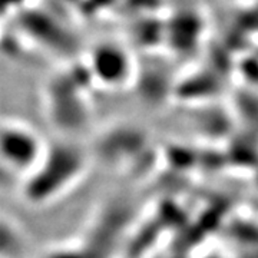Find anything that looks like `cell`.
I'll list each match as a JSON object with an SVG mask.
<instances>
[{"label": "cell", "mask_w": 258, "mask_h": 258, "mask_svg": "<svg viewBox=\"0 0 258 258\" xmlns=\"http://www.w3.org/2000/svg\"><path fill=\"white\" fill-rule=\"evenodd\" d=\"M74 151L64 145L46 147L36 168L22 179V192L28 203L43 204L56 197L71 181L76 164Z\"/></svg>", "instance_id": "1"}, {"label": "cell", "mask_w": 258, "mask_h": 258, "mask_svg": "<svg viewBox=\"0 0 258 258\" xmlns=\"http://www.w3.org/2000/svg\"><path fill=\"white\" fill-rule=\"evenodd\" d=\"M22 247L18 227L5 217H0V258H10Z\"/></svg>", "instance_id": "4"}, {"label": "cell", "mask_w": 258, "mask_h": 258, "mask_svg": "<svg viewBox=\"0 0 258 258\" xmlns=\"http://www.w3.org/2000/svg\"><path fill=\"white\" fill-rule=\"evenodd\" d=\"M46 151L36 131L20 122H0V161L22 179L40 162Z\"/></svg>", "instance_id": "2"}, {"label": "cell", "mask_w": 258, "mask_h": 258, "mask_svg": "<svg viewBox=\"0 0 258 258\" xmlns=\"http://www.w3.org/2000/svg\"><path fill=\"white\" fill-rule=\"evenodd\" d=\"M91 71L95 78L109 86H119L132 72L131 57L115 43H101L93 49Z\"/></svg>", "instance_id": "3"}]
</instances>
